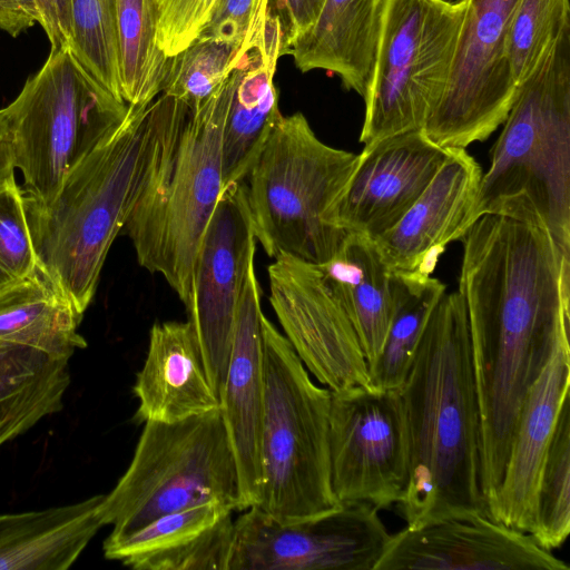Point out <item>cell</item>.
<instances>
[{
    "mask_svg": "<svg viewBox=\"0 0 570 570\" xmlns=\"http://www.w3.org/2000/svg\"><path fill=\"white\" fill-rule=\"evenodd\" d=\"M82 315L49 275L37 267L0 293V341L70 360L87 346L78 333Z\"/></svg>",
    "mask_w": 570,
    "mask_h": 570,
    "instance_id": "obj_27",
    "label": "cell"
},
{
    "mask_svg": "<svg viewBox=\"0 0 570 570\" xmlns=\"http://www.w3.org/2000/svg\"><path fill=\"white\" fill-rule=\"evenodd\" d=\"M400 393L409 482L397 504L406 528L489 517L469 324L458 291L445 292L433 308Z\"/></svg>",
    "mask_w": 570,
    "mask_h": 570,
    "instance_id": "obj_3",
    "label": "cell"
},
{
    "mask_svg": "<svg viewBox=\"0 0 570 570\" xmlns=\"http://www.w3.org/2000/svg\"><path fill=\"white\" fill-rule=\"evenodd\" d=\"M256 242L245 181L226 187L205 229L185 306L219 401L242 293L255 266Z\"/></svg>",
    "mask_w": 570,
    "mask_h": 570,
    "instance_id": "obj_14",
    "label": "cell"
},
{
    "mask_svg": "<svg viewBox=\"0 0 570 570\" xmlns=\"http://www.w3.org/2000/svg\"><path fill=\"white\" fill-rule=\"evenodd\" d=\"M264 412L259 507L282 523L340 505L331 488V391L316 385L284 334L263 316Z\"/></svg>",
    "mask_w": 570,
    "mask_h": 570,
    "instance_id": "obj_6",
    "label": "cell"
},
{
    "mask_svg": "<svg viewBox=\"0 0 570 570\" xmlns=\"http://www.w3.org/2000/svg\"><path fill=\"white\" fill-rule=\"evenodd\" d=\"M157 42L173 57L188 47L203 31L218 0H156Z\"/></svg>",
    "mask_w": 570,
    "mask_h": 570,
    "instance_id": "obj_36",
    "label": "cell"
},
{
    "mask_svg": "<svg viewBox=\"0 0 570 570\" xmlns=\"http://www.w3.org/2000/svg\"><path fill=\"white\" fill-rule=\"evenodd\" d=\"M466 0H387L358 141L422 130L446 87Z\"/></svg>",
    "mask_w": 570,
    "mask_h": 570,
    "instance_id": "obj_10",
    "label": "cell"
},
{
    "mask_svg": "<svg viewBox=\"0 0 570 570\" xmlns=\"http://www.w3.org/2000/svg\"><path fill=\"white\" fill-rule=\"evenodd\" d=\"M568 23L569 0H519L507 38V57L518 86Z\"/></svg>",
    "mask_w": 570,
    "mask_h": 570,
    "instance_id": "obj_34",
    "label": "cell"
},
{
    "mask_svg": "<svg viewBox=\"0 0 570 570\" xmlns=\"http://www.w3.org/2000/svg\"><path fill=\"white\" fill-rule=\"evenodd\" d=\"M41 23L37 0H0V31L17 38L35 24L41 27Z\"/></svg>",
    "mask_w": 570,
    "mask_h": 570,
    "instance_id": "obj_39",
    "label": "cell"
},
{
    "mask_svg": "<svg viewBox=\"0 0 570 570\" xmlns=\"http://www.w3.org/2000/svg\"><path fill=\"white\" fill-rule=\"evenodd\" d=\"M318 267L350 320L370 370L382 351L390 324L391 269L375 240L356 233H346L335 255Z\"/></svg>",
    "mask_w": 570,
    "mask_h": 570,
    "instance_id": "obj_26",
    "label": "cell"
},
{
    "mask_svg": "<svg viewBox=\"0 0 570 570\" xmlns=\"http://www.w3.org/2000/svg\"><path fill=\"white\" fill-rule=\"evenodd\" d=\"M261 288L252 267L236 316L219 410L234 452L243 510L258 505L263 471L264 355Z\"/></svg>",
    "mask_w": 570,
    "mask_h": 570,
    "instance_id": "obj_21",
    "label": "cell"
},
{
    "mask_svg": "<svg viewBox=\"0 0 570 570\" xmlns=\"http://www.w3.org/2000/svg\"><path fill=\"white\" fill-rule=\"evenodd\" d=\"M283 56L279 21L261 0L229 72L230 96L222 140L223 190L245 181L283 118L274 85Z\"/></svg>",
    "mask_w": 570,
    "mask_h": 570,
    "instance_id": "obj_18",
    "label": "cell"
},
{
    "mask_svg": "<svg viewBox=\"0 0 570 570\" xmlns=\"http://www.w3.org/2000/svg\"><path fill=\"white\" fill-rule=\"evenodd\" d=\"M240 46L197 37L188 47L170 58L163 89L189 108L205 102L228 77Z\"/></svg>",
    "mask_w": 570,
    "mask_h": 570,
    "instance_id": "obj_33",
    "label": "cell"
},
{
    "mask_svg": "<svg viewBox=\"0 0 570 570\" xmlns=\"http://www.w3.org/2000/svg\"><path fill=\"white\" fill-rule=\"evenodd\" d=\"M129 106L104 88L68 46L51 49L4 110L26 196L47 204L68 175L124 122Z\"/></svg>",
    "mask_w": 570,
    "mask_h": 570,
    "instance_id": "obj_7",
    "label": "cell"
},
{
    "mask_svg": "<svg viewBox=\"0 0 570 570\" xmlns=\"http://www.w3.org/2000/svg\"><path fill=\"white\" fill-rule=\"evenodd\" d=\"M41 17L42 23L41 28L45 31L50 45L51 49H57L65 46L58 19L56 13V7L53 0H37Z\"/></svg>",
    "mask_w": 570,
    "mask_h": 570,
    "instance_id": "obj_40",
    "label": "cell"
},
{
    "mask_svg": "<svg viewBox=\"0 0 570 570\" xmlns=\"http://www.w3.org/2000/svg\"><path fill=\"white\" fill-rule=\"evenodd\" d=\"M357 154L323 142L306 117L283 116L246 179L256 240L268 257L288 254L323 265L346 233L325 220Z\"/></svg>",
    "mask_w": 570,
    "mask_h": 570,
    "instance_id": "obj_5",
    "label": "cell"
},
{
    "mask_svg": "<svg viewBox=\"0 0 570 570\" xmlns=\"http://www.w3.org/2000/svg\"><path fill=\"white\" fill-rule=\"evenodd\" d=\"M134 393L136 421L173 423L219 409L195 328L186 322L155 323Z\"/></svg>",
    "mask_w": 570,
    "mask_h": 570,
    "instance_id": "obj_23",
    "label": "cell"
},
{
    "mask_svg": "<svg viewBox=\"0 0 570 570\" xmlns=\"http://www.w3.org/2000/svg\"><path fill=\"white\" fill-rule=\"evenodd\" d=\"M331 488L340 504L376 510L399 503L409 482V442L400 390L331 392Z\"/></svg>",
    "mask_w": 570,
    "mask_h": 570,
    "instance_id": "obj_12",
    "label": "cell"
},
{
    "mask_svg": "<svg viewBox=\"0 0 570 570\" xmlns=\"http://www.w3.org/2000/svg\"><path fill=\"white\" fill-rule=\"evenodd\" d=\"M267 274L269 303L307 371L331 392L374 387L356 333L318 265L279 254Z\"/></svg>",
    "mask_w": 570,
    "mask_h": 570,
    "instance_id": "obj_15",
    "label": "cell"
},
{
    "mask_svg": "<svg viewBox=\"0 0 570 570\" xmlns=\"http://www.w3.org/2000/svg\"><path fill=\"white\" fill-rule=\"evenodd\" d=\"M37 267L24 194L14 176L0 185V293Z\"/></svg>",
    "mask_w": 570,
    "mask_h": 570,
    "instance_id": "obj_35",
    "label": "cell"
},
{
    "mask_svg": "<svg viewBox=\"0 0 570 570\" xmlns=\"http://www.w3.org/2000/svg\"><path fill=\"white\" fill-rule=\"evenodd\" d=\"M229 96L228 75L212 97L189 108L165 177L124 227L138 264L161 275L185 306L195 259L223 191L222 140Z\"/></svg>",
    "mask_w": 570,
    "mask_h": 570,
    "instance_id": "obj_9",
    "label": "cell"
},
{
    "mask_svg": "<svg viewBox=\"0 0 570 570\" xmlns=\"http://www.w3.org/2000/svg\"><path fill=\"white\" fill-rule=\"evenodd\" d=\"M387 0H326L315 23L285 55L307 72L323 69L340 77L346 90L366 97Z\"/></svg>",
    "mask_w": 570,
    "mask_h": 570,
    "instance_id": "obj_24",
    "label": "cell"
},
{
    "mask_svg": "<svg viewBox=\"0 0 570 570\" xmlns=\"http://www.w3.org/2000/svg\"><path fill=\"white\" fill-rule=\"evenodd\" d=\"M234 521L227 570H374L391 538L366 503L282 523L254 505Z\"/></svg>",
    "mask_w": 570,
    "mask_h": 570,
    "instance_id": "obj_13",
    "label": "cell"
},
{
    "mask_svg": "<svg viewBox=\"0 0 570 570\" xmlns=\"http://www.w3.org/2000/svg\"><path fill=\"white\" fill-rule=\"evenodd\" d=\"M519 0H466V11L443 95L422 131L445 149L484 141L514 101L507 38Z\"/></svg>",
    "mask_w": 570,
    "mask_h": 570,
    "instance_id": "obj_11",
    "label": "cell"
},
{
    "mask_svg": "<svg viewBox=\"0 0 570 570\" xmlns=\"http://www.w3.org/2000/svg\"><path fill=\"white\" fill-rule=\"evenodd\" d=\"M569 570L531 534L490 517L444 519L391 534L374 570Z\"/></svg>",
    "mask_w": 570,
    "mask_h": 570,
    "instance_id": "obj_17",
    "label": "cell"
},
{
    "mask_svg": "<svg viewBox=\"0 0 570 570\" xmlns=\"http://www.w3.org/2000/svg\"><path fill=\"white\" fill-rule=\"evenodd\" d=\"M13 155L11 139L3 108L0 109V185L13 177Z\"/></svg>",
    "mask_w": 570,
    "mask_h": 570,
    "instance_id": "obj_41",
    "label": "cell"
},
{
    "mask_svg": "<svg viewBox=\"0 0 570 570\" xmlns=\"http://www.w3.org/2000/svg\"><path fill=\"white\" fill-rule=\"evenodd\" d=\"M57 19L65 46H69L70 40V4L69 0H53Z\"/></svg>",
    "mask_w": 570,
    "mask_h": 570,
    "instance_id": "obj_42",
    "label": "cell"
},
{
    "mask_svg": "<svg viewBox=\"0 0 570 570\" xmlns=\"http://www.w3.org/2000/svg\"><path fill=\"white\" fill-rule=\"evenodd\" d=\"M233 512L219 502L177 510L125 538L105 540L104 554L138 570H227Z\"/></svg>",
    "mask_w": 570,
    "mask_h": 570,
    "instance_id": "obj_22",
    "label": "cell"
},
{
    "mask_svg": "<svg viewBox=\"0 0 570 570\" xmlns=\"http://www.w3.org/2000/svg\"><path fill=\"white\" fill-rule=\"evenodd\" d=\"M448 155L449 149L433 142L422 130L363 147L325 220L345 233L376 239L406 214Z\"/></svg>",
    "mask_w": 570,
    "mask_h": 570,
    "instance_id": "obj_16",
    "label": "cell"
},
{
    "mask_svg": "<svg viewBox=\"0 0 570 570\" xmlns=\"http://www.w3.org/2000/svg\"><path fill=\"white\" fill-rule=\"evenodd\" d=\"M68 364L67 358L0 341V448L62 409Z\"/></svg>",
    "mask_w": 570,
    "mask_h": 570,
    "instance_id": "obj_28",
    "label": "cell"
},
{
    "mask_svg": "<svg viewBox=\"0 0 570 570\" xmlns=\"http://www.w3.org/2000/svg\"><path fill=\"white\" fill-rule=\"evenodd\" d=\"M465 233L484 215L544 227L570 258V23L519 83Z\"/></svg>",
    "mask_w": 570,
    "mask_h": 570,
    "instance_id": "obj_4",
    "label": "cell"
},
{
    "mask_svg": "<svg viewBox=\"0 0 570 570\" xmlns=\"http://www.w3.org/2000/svg\"><path fill=\"white\" fill-rule=\"evenodd\" d=\"M326 0H267L269 12L283 31V55L289 45L317 20Z\"/></svg>",
    "mask_w": 570,
    "mask_h": 570,
    "instance_id": "obj_38",
    "label": "cell"
},
{
    "mask_svg": "<svg viewBox=\"0 0 570 570\" xmlns=\"http://www.w3.org/2000/svg\"><path fill=\"white\" fill-rule=\"evenodd\" d=\"M259 1L218 0L199 36L240 46Z\"/></svg>",
    "mask_w": 570,
    "mask_h": 570,
    "instance_id": "obj_37",
    "label": "cell"
},
{
    "mask_svg": "<svg viewBox=\"0 0 570 570\" xmlns=\"http://www.w3.org/2000/svg\"><path fill=\"white\" fill-rule=\"evenodd\" d=\"M569 397L570 344L566 332L556 340L522 401L503 475L488 504L492 520L532 532L540 471Z\"/></svg>",
    "mask_w": 570,
    "mask_h": 570,
    "instance_id": "obj_19",
    "label": "cell"
},
{
    "mask_svg": "<svg viewBox=\"0 0 570 570\" xmlns=\"http://www.w3.org/2000/svg\"><path fill=\"white\" fill-rule=\"evenodd\" d=\"M156 0H116L119 83L129 106H147L161 95L170 58L157 42Z\"/></svg>",
    "mask_w": 570,
    "mask_h": 570,
    "instance_id": "obj_30",
    "label": "cell"
},
{
    "mask_svg": "<svg viewBox=\"0 0 570 570\" xmlns=\"http://www.w3.org/2000/svg\"><path fill=\"white\" fill-rule=\"evenodd\" d=\"M482 169L465 148L449 155L429 186L375 240L391 271L432 275L448 244L461 240Z\"/></svg>",
    "mask_w": 570,
    "mask_h": 570,
    "instance_id": "obj_20",
    "label": "cell"
},
{
    "mask_svg": "<svg viewBox=\"0 0 570 570\" xmlns=\"http://www.w3.org/2000/svg\"><path fill=\"white\" fill-rule=\"evenodd\" d=\"M69 4L68 47L104 88L122 100L116 36V0H69Z\"/></svg>",
    "mask_w": 570,
    "mask_h": 570,
    "instance_id": "obj_32",
    "label": "cell"
},
{
    "mask_svg": "<svg viewBox=\"0 0 570 570\" xmlns=\"http://www.w3.org/2000/svg\"><path fill=\"white\" fill-rule=\"evenodd\" d=\"M570 533V397L561 409L539 475L534 541L543 549L560 548Z\"/></svg>",
    "mask_w": 570,
    "mask_h": 570,
    "instance_id": "obj_31",
    "label": "cell"
},
{
    "mask_svg": "<svg viewBox=\"0 0 570 570\" xmlns=\"http://www.w3.org/2000/svg\"><path fill=\"white\" fill-rule=\"evenodd\" d=\"M219 502L243 510L238 470L219 409L186 420L146 422L129 466L104 495L106 540L125 538L185 508Z\"/></svg>",
    "mask_w": 570,
    "mask_h": 570,
    "instance_id": "obj_8",
    "label": "cell"
},
{
    "mask_svg": "<svg viewBox=\"0 0 570 570\" xmlns=\"http://www.w3.org/2000/svg\"><path fill=\"white\" fill-rule=\"evenodd\" d=\"M464 302L481 422V485L502 479L525 393L570 330V258L544 227L484 215L461 238Z\"/></svg>",
    "mask_w": 570,
    "mask_h": 570,
    "instance_id": "obj_1",
    "label": "cell"
},
{
    "mask_svg": "<svg viewBox=\"0 0 570 570\" xmlns=\"http://www.w3.org/2000/svg\"><path fill=\"white\" fill-rule=\"evenodd\" d=\"M188 111L164 94L147 106H129L120 127L68 175L51 202L24 195L37 264L81 315L115 238L165 177Z\"/></svg>",
    "mask_w": 570,
    "mask_h": 570,
    "instance_id": "obj_2",
    "label": "cell"
},
{
    "mask_svg": "<svg viewBox=\"0 0 570 570\" xmlns=\"http://www.w3.org/2000/svg\"><path fill=\"white\" fill-rule=\"evenodd\" d=\"M105 494L40 511L0 515V570H67L104 527Z\"/></svg>",
    "mask_w": 570,
    "mask_h": 570,
    "instance_id": "obj_25",
    "label": "cell"
},
{
    "mask_svg": "<svg viewBox=\"0 0 570 570\" xmlns=\"http://www.w3.org/2000/svg\"><path fill=\"white\" fill-rule=\"evenodd\" d=\"M444 293L445 285L432 275L391 271L390 324L382 351L368 370L375 389L402 387L425 324Z\"/></svg>",
    "mask_w": 570,
    "mask_h": 570,
    "instance_id": "obj_29",
    "label": "cell"
}]
</instances>
